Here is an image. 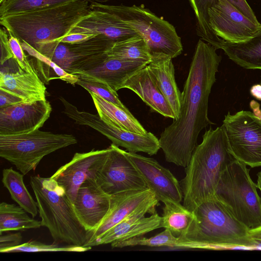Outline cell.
I'll return each mask as SVG.
<instances>
[{
  "mask_svg": "<svg viewBox=\"0 0 261 261\" xmlns=\"http://www.w3.org/2000/svg\"><path fill=\"white\" fill-rule=\"evenodd\" d=\"M208 15L213 31L227 42L237 43L249 39L261 25L253 22L226 0H219L208 9Z\"/></svg>",
  "mask_w": 261,
  "mask_h": 261,
  "instance_id": "obj_14",
  "label": "cell"
},
{
  "mask_svg": "<svg viewBox=\"0 0 261 261\" xmlns=\"http://www.w3.org/2000/svg\"><path fill=\"white\" fill-rule=\"evenodd\" d=\"M24 102V100L18 95L0 88V108Z\"/></svg>",
  "mask_w": 261,
  "mask_h": 261,
  "instance_id": "obj_41",
  "label": "cell"
},
{
  "mask_svg": "<svg viewBox=\"0 0 261 261\" xmlns=\"http://www.w3.org/2000/svg\"><path fill=\"white\" fill-rule=\"evenodd\" d=\"M111 195L105 193L96 179L88 178L79 188L73 206L76 215L85 229L94 230L107 215Z\"/></svg>",
  "mask_w": 261,
  "mask_h": 261,
  "instance_id": "obj_18",
  "label": "cell"
},
{
  "mask_svg": "<svg viewBox=\"0 0 261 261\" xmlns=\"http://www.w3.org/2000/svg\"><path fill=\"white\" fill-rule=\"evenodd\" d=\"M230 151L251 168L261 166V119L253 112H228L223 120Z\"/></svg>",
  "mask_w": 261,
  "mask_h": 261,
  "instance_id": "obj_9",
  "label": "cell"
},
{
  "mask_svg": "<svg viewBox=\"0 0 261 261\" xmlns=\"http://www.w3.org/2000/svg\"><path fill=\"white\" fill-rule=\"evenodd\" d=\"M236 9L244 14L254 23L259 25L253 10L246 0H226Z\"/></svg>",
  "mask_w": 261,
  "mask_h": 261,
  "instance_id": "obj_40",
  "label": "cell"
},
{
  "mask_svg": "<svg viewBox=\"0 0 261 261\" xmlns=\"http://www.w3.org/2000/svg\"><path fill=\"white\" fill-rule=\"evenodd\" d=\"M77 142L72 135L39 129L26 134L0 135V156L25 175L35 170L45 156Z\"/></svg>",
  "mask_w": 261,
  "mask_h": 261,
  "instance_id": "obj_8",
  "label": "cell"
},
{
  "mask_svg": "<svg viewBox=\"0 0 261 261\" xmlns=\"http://www.w3.org/2000/svg\"><path fill=\"white\" fill-rule=\"evenodd\" d=\"M123 88L135 93L154 111L164 117L175 119L170 106L151 78L147 66L129 77Z\"/></svg>",
  "mask_w": 261,
  "mask_h": 261,
  "instance_id": "obj_22",
  "label": "cell"
},
{
  "mask_svg": "<svg viewBox=\"0 0 261 261\" xmlns=\"http://www.w3.org/2000/svg\"><path fill=\"white\" fill-rule=\"evenodd\" d=\"M234 160L223 125L205 130L180 182L184 206L192 212L202 202L215 197L222 172Z\"/></svg>",
  "mask_w": 261,
  "mask_h": 261,
  "instance_id": "obj_3",
  "label": "cell"
},
{
  "mask_svg": "<svg viewBox=\"0 0 261 261\" xmlns=\"http://www.w3.org/2000/svg\"><path fill=\"white\" fill-rule=\"evenodd\" d=\"M159 205V202H156L139 208L92 242L90 247L142 236L160 228L161 216L155 211Z\"/></svg>",
  "mask_w": 261,
  "mask_h": 261,
  "instance_id": "obj_17",
  "label": "cell"
},
{
  "mask_svg": "<svg viewBox=\"0 0 261 261\" xmlns=\"http://www.w3.org/2000/svg\"><path fill=\"white\" fill-rule=\"evenodd\" d=\"M4 0H0V3L2 2L3 1H4Z\"/></svg>",
  "mask_w": 261,
  "mask_h": 261,
  "instance_id": "obj_47",
  "label": "cell"
},
{
  "mask_svg": "<svg viewBox=\"0 0 261 261\" xmlns=\"http://www.w3.org/2000/svg\"><path fill=\"white\" fill-rule=\"evenodd\" d=\"M251 237L258 242L259 246L261 244V226L253 229H250L249 231Z\"/></svg>",
  "mask_w": 261,
  "mask_h": 261,
  "instance_id": "obj_43",
  "label": "cell"
},
{
  "mask_svg": "<svg viewBox=\"0 0 261 261\" xmlns=\"http://www.w3.org/2000/svg\"><path fill=\"white\" fill-rule=\"evenodd\" d=\"M36 50L49 58L68 73L72 65L79 60L73 44L52 41L41 44Z\"/></svg>",
  "mask_w": 261,
  "mask_h": 261,
  "instance_id": "obj_31",
  "label": "cell"
},
{
  "mask_svg": "<svg viewBox=\"0 0 261 261\" xmlns=\"http://www.w3.org/2000/svg\"><path fill=\"white\" fill-rule=\"evenodd\" d=\"M91 0H79L0 17L9 35L36 49L68 35L91 10Z\"/></svg>",
  "mask_w": 261,
  "mask_h": 261,
  "instance_id": "obj_4",
  "label": "cell"
},
{
  "mask_svg": "<svg viewBox=\"0 0 261 261\" xmlns=\"http://www.w3.org/2000/svg\"><path fill=\"white\" fill-rule=\"evenodd\" d=\"M90 8L108 11L119 17L143 37L151 55L164 53L173 59L182 53L183 47L181 39L174 27L157 16L143 5H113L93 1L90 3Z\"/></svg>",
  "mask_w": 261,
  "mask_h": 261,
  "instance_id": "obj_6",
  "label": "cell"
},
{
  "mask_svg": "<svg viewBox=\"0 0 261 261\" xmlns=\"http://www.w3.org/2000/svg\"><path fill=\"white\" fill-rule=\"evenodd\" d=\"M20 44L23 50L25 51L30 56L35 58L37 62L43 63L51 68L58 76V79L68 84H76L78 79L76 74H72L67 72L49 58L41 54L27 43L22 41L20 42Z\"/></svg>",
  "mask_w": 261,
  "mask_h": 261,
  "instance_id": "obj_36",
  "label": "cell"
},
{
  "mask_svg": "<svg viewBox=\"0 0 261 261\" xmlns=\"http://www.w3.org/2000/svg\"><path fill=\"white\" fill-rule=\"evenodd\" d=\"M196 19V33L202 40L221 49L224 41L213 31L209 22L208 9L217 4L219 0H189Z\"/></svg>",
  "mask_w": 261,
  "mask_h": 261,
  "instance_id": "obj_30",
  "label": "cell"
},
{
  "mask_svg": "<svg viewBox=\"0 0 261 261\" xmlns=\"http://www.w3.org/2000/svg\"><path fill=\"white\" fill-rule=\"evenodd\" d=\"M42 226L41 221L30 217L20 206L0 203V233L10 230H25Z\"/></svg>",
  "mask_w": 261,
  "mask_h": 261,
  "instance_id": "obj_28",
  "label": "cell"
},
{
  "mask_svg": "<svg viewBox=\"0 0 261 261\" xmlns=\"http://www.w3.org/2000/svg\"><path fill=\"white\" fill-rule=\"evenodd\" d=\"M192 212L194 218L187 232L178 238L174 248L226 249L259 246L250 236L249 229L216 196L200 203Z\"/></svg>",
  "mask_w": 261,
  "mask_h": 261,
  "instance_id": "obj_2",
  "label": "cell"
},
{
  "mask_svg": "<svg viewBox=\"0 0 261 261\" xmlns=\"http://www.w3.org/2000/svg\"><path fill=\"white\" fill-rule=\"evenodd\" d=\"M70 34L103 35L114 42L138 34L114 14L97 9H91L72 28Z\"/></svg>",
  "mask_w": 261,
  "mask_h": 261,
  "instance_id": "obj_19",
  "label": "cell"
},
{
  "mask_svg": "<svg viewBox=\"0 0 261 261\" xmlns=\"http://www.w3.org/2000/svg\"><path fill=\"white\" fill-rule=\"evenodd\" d=\"M159 201L155 194L148 188L111 195L110 208L107 215L94 230L88 232L89 240L84 247H90L92 242L139 208Z\"/></svg>",
  "mask_w": 261,
  "mask_h": 261,
  "instance_id": "obj_16",
  "label": "cell"
},
{
  "mask_svg": "<svg viewBox=\"0 0 261 261\" xmlns=\"http://www.w3.org/2000/svg\"><path fill=\"white\" fill-rule=\"evenodd\" d=\"M257 188L259 190L261 194V172L257 173Z\"/></svg>",
  "mask_w": 261,
  "mask_h": 261,
  "instance_id": "obj_46",
  "label": "cell"
},
{
  "mask_svg": "<svg viewBox=\"0 0 261 261\" xmlns=\"http://www.w3.org/2000/svg\"><path fill=\"white\" fill-rule=\"evenodd\" d=\"M178 242V238L175 237L168 229L147 238L142 236L136 237L129 239L114 242L111 243L112 248H123L129 246L169 247L174 248Z\"/></svg>",
  "mask_w": 261,
  "mask_h": 261,
  "instance_id": "obj_33",
  "label": "cell"
},
{
  "mask_svg": "<svg viewBox=\"0 0 261 261\" xmlns=\"http://www.w3.org/2000/svg\"><path fill=\"white\" fill-rule=\"evenodd\" d=\"M251 95L261 101V84L253 85L250 90Z\"/></svg>",
  "mask_w": 261,
  "mask_h": 261,
  "instance_id": "obj_44",
  "label": "cell"
},
{
  "mask_svg": "<svg viewBox=\"0 0 261 261\" xmlns=\"http://www.w3.org/2000/svg\"><path fill=\"white\" fill-rule=\"evenodd\" d=\"M147 67L151 78L170 106L175 119H177L180 113L181 93L175 82L172 58L164 53L152 54Z\"/></svg>",
  "mask_w": 261,
  "mask_h": 261,
  "instance_id": "obj_21",
  "label": "cell"
},
{
  "mask_svg": "<svg viewBox=\"0 0 261 261\" xmlns=\"http://www.w3.org/2000/svg\"><path fill=\"white\" fill-rule=\"evenodd\" d=\"M125 153L142 175L147 187L155 194L160 201H182L180 182L169 170L154 159L129 151H125Z\"/></svg>",
  "mask_w": 261,
  "mask_h": 261,
  "instance_id": "obj_15",
  "label": "cell"
},
{
  "mask_svg": "<svg viewBox=\"0 0 261 261\" xmlns=\"http://www.w3.org/2000/svg\"><path fill=\"white\" fill-rule=\"evenodd\" d=\"M221 49L229 59L247 69L261 70V25L249 39L240 42L224 41Z\"/></svg>",
  "mask_w": 261,
  "mask_h": 261,
  "instance_id": "obj_24",
  "label": "cell"
},
{
  "mask_svg": "<svg viewBox=\"0 0 261 261\" xmlns=\"http://www.w3.org/2000/svg\"><path fill=\"white\" fill-rule=\"evenodd\" d=\"M76 75L78 77L76 84L83 87L88 92H92L124 110H128L118 98L117 92L107 84L85 75L80 74Z\"/></svg>",
  "mask_w": 261,
  "mask_h": 261,
  "instance_id": "obj_34",
  "label": "cell"
},
{
  "mask_svg": "<svg viewBox=\"0 0 261 261\" xmlns=\"http://www.w3.org/2000/svg\"><path fill=\"white\" fill-rule=\"evenodd\" d=\"M59 98L64 106L63 113L75 123L92 127L118 147L129 152H143L150 155L156 154L161 149L159 139L151 132L140 135L119 128L102 120L98 114L81 111L64 98Z\"/></svg>",
  "mask_w": 261,
  "mask_h": 261,
  "instance_id": "obj_10",
  "label": "cell"
},
{
  "mask_svg": "<svg viewBox=\"0 0 261 261\" xmlns=\"http://www.w3.org/2000/svg\"><path fill=\"white\" fill-rule=\"evenodd\" d=\"M110 147L105 163L96 174L95 179L99 187L110 195L147 189L142 175L125 150L113 143Z\"/></svg>",
  "mask_w": 261,
  "mask_h": 261,
  "instance_id": "obj_11",
  "label": "cell"
},
{
  "mask_svg": "<svg viewBox=\"0 0 261 261\" xmlns=\"http://www.w3.org/2000/svg\"><path fill=\"white\" fill-rule=\"evenodd\" d=\"M110 150V146L104 149L76 152L70 161L61 166L51 177L63 188L73 203L81 185L88 178H96Z\"/></svg>",
  "mask_w": 261,
  "mask_h": 261,
  "instance_id": "obj_12",
  "label": "cell"
},
{
  "mask_svg": "<svg viewBox=\"0 0 261 261\" xmlns=\"http://www.w3.org/2000/svg\"><path fill=\"white\" fill-rule=\"evenodd\" d=\"M149 63L132 61L109 56L95 68L80 71L76 74L85 75L102 82L115 91L122 89L126 80Z\"/></svg>",
  "mask_w": 261,
  "mask_h": 261,
  "instance_id": "obj_20",
  "label": "cell"
},
{
  "mask_svg": "<svg viewBox=\"0 0 261 261\" xmlns=\"http://www.w3.org/2000/svg\"><path fill=\"white\" fill-rule=\"evenodd\" d=\"M163 203L160 227L168 229L177 238L184 235L194 219L193 212L180 202L166 200Z\"/></svg>",
  "mask_w": 261,
  "mask_h": 261,
  "instance_id": "obj_26",
  "label": "cell"
},
{
  "mask_svg": "<svg viewBox=\"0 0 261 261\" xmlns=\"http://www.w3.org/2000/svg\"><path fill=\"white\" fill-rule=\"evenodd\" d=\"M95 36L96 35L87 34H70L57 41L62 43H77L89 40Z\"/></svg>",
  "mask_w": 261,
  "mask_h": 261,
  "instance_id": "obj_42",
  "label": "cell"
},
{
  "mask_svg": "<svg viewBox=\"0 0 261 261\" xmlns=\"http://www.w3.org/2000/svg\"><path fill=\"white\" fill-rule=\"evenodd\" d=\"M246 165L234 160L222 172L215 196L249 229L261 226V197Z\"/></svg>",
  "mask_w": 261,
  "mask_h": 261,
  "instance_id": "obj_7",
  "label": "cell"
},
{
  "mask_svg": "<svg viewBox=\"0 0 261 261\" xmlns=\"http://www.w3.org/2000/svg\"><path fill=\"white\" fill-rule=\"evenodd\" d=\"M79 0H4L0 3V17ZM103 3L106 0H91Z\"/></svg>",
  "mask_w": 261,
  "mask_h": 261,
  "instance_id": "obj_32",
  "label": "cell"
},
{
  "mask_svg": "<svg viewBox=\"0 0 261 261\" xmlns=\"http://www.w3.org/2000/svg\"><path fill=\"white\" fill-rule=\"evenodd\" d=\"M113 57L132 60L150 62L151 59L148 45L139 34L115 42L106 51Z\"/></svg>",
  "mask_w": 261,
  "mask_h": 261,
  "instance_id": "obj_29",
  "label": "cell"
},
{
  "mask_svg": "<svg viewBox=\"0 0 261 261\" xmlns=\"http://www.w3.org/2000/svg\"><path fill=\"white\" fill-rule=\"evenodd\" d=\"M0 88L18 95L25 102L46 100V88L37 72L24 71L19 66L13 72L1 69Z\"/></svg>",
  "mask_w": 261,
  "mask_h": 261,
  "instance_id": "obj_23",
  "label": "cell"
},
{
  "mask_svg": "<svg viewBox=\"0 0 261 261\" xmlns=\"http://www.w3.org/2000/svg\"><path fill=\"white\" fill-rule=\"evenodd\" d=\"M9 35L5 29H1L0 30V40H1V65H3L6 61L13 58V55L11 51L9 42Z\"/></svg>",
  "mask_w": 261,
  "mask_h": 261,
  "instance_id": "obj_39",
  "label": "cell"
},
{
  "mask_svg": "<svg viewBox=\"0 0 261 261\" xmlns=\"http://www.w3.org/2000/svg\"><path fill=\"white\" fill-rule=\"evenodd\" d=\"M9 45L13 55V58L23 71L29 72H36L35 69L28 60L20 41L15 37L9 35Z\"/></svg>",
  "mask_w": 261,
  "mask_h": 261,
  "instance_id": "obj_37",
  "label": "cell"
},
{
  "mask_svg": "<svg viewBox=\"0 0 261 261\" xmlns=\"http://www.w3.org/2000/svg\"><path fill=\"white\" fill-rule=\"evenodd\" d=\"M217 49L199 40L181 93L178 117L159 138L167 162L186 168L200 132L213 124L208 117V98L221 61Z\"/></svg>",
  "mask_w": 261,
  "mask_h": 261,
  "instance_id": "obj_1",
  "label": "cell"
},
{
  "mask_svg": "<svg viewBox=\"0 0 261 261\" xmlns=\"http://www.w3.org/2000/svg\"><path fill=\"white\" fill-rule=\"evenodd\" d=\"M41 219L56 242L83 246L89 240L87 231L79 221L73 204L65 190L53 178L39 175L30 177Z\"/></svg>",
  "mask_w": 261,
  "mask_h": 261,
  "instance_id": "obj_5",
  "label": "cell"
},
{
  "mask_svg": "<svg viewBox=\"0 0 261 261\" xmlns=\"http://www.w3.org/2000/svg\"><path fill=\"white\" fill-rule=\"evenodd\" d=\"M23 174L12 168L3 170L2 182L12 199L33 217L38 213L37 201L32 198L23 182Z\"/></svg>",
  "mask_w": 261,
  "mask_h": 261,
  "instance_id": "obj_27",
  "label": "cell"
},
{
  "mask_svg": "<svg viewBox=\"0 0 261 261\" xmlns=\"http://www.w3.org/2000/svg\"><path fill=\"white\" fill-rule=\"evenodd\" d=\"M51 110L46 100L0 108V135L26 134L38 129L49 118Z\"/></svg>",
  "mask_w": 261,
  "mask_h": 261,
  "instance_id": "obj_13",
  "label": "cell"
},
{
  "mask_svg": "<svg viewBox=\"0 0 261 261\" xmlns=\"http://www.w3.org/2000/svg\"><path fill=\"white\" fill-rule=\"evenodd\" d=\"M22 236L20 232L9 233L0 236V252L4 253L9 249L20 245Z\"/></svg>",
  "mask_w": 261,
  "mask_h": 261,
  "instance_id": "obj_38",
  "label": "cell"
},
{
  "mask_svg": "<svg viewBox=\"0 0 261 261\" xmlns=\"http://www.w3.org/2000/svg\"><path fill=\"white\" fill-rule=\"evenodd\" d=\"M92 247H83L67 244L64 246L58 244H46L38 241H32L9 249L4 253L39 252H84L90 250Z\"/></svg>",
  "mask_w": 261,
  "mask_h": 261,
  "instance_id": "obj_35",
  "label": "cell"
},
{
  "mask_svg": "<svg viewBox=\"0 0 261 261\" xmlns=\"http://www.w3.org/2000/svg\"><path fill=\"white\" fill-rule=\"evenodd\" d=\"M261 84V80H260ZM250 107L253 111V113L259 118L261 119V109H260L259 104L254 100H252L250 102Z\"/></svg>",
  "mask_w": 261,
  "mask_h": 261,
  "instance_id": "obj_45",
  "label": "cell"
},
{
  "mask_svg": "<svg viewBox=\"0 0 261 261\" xmlns=\"http://www.w3.org/2000/svg\"><path fill=\"white\" fill-rule=\"evenodd\" d=\"M100 118L119 128L144 135L147 133L128 110H124L92 92H89Z\"/></svg>",
  "mask_w": 261,
  "mask_h": 261,
  "instance_id": "obj_25",
  "label": "cell"
}]
</instances>
